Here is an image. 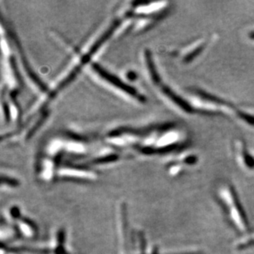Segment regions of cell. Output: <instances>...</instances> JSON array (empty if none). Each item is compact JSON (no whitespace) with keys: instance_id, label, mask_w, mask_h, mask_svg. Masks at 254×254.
Wrapping results in <instances>:
<instances>
[{"instance_id":"6da1fadb","label":"cell","mask_w":254,"mask_h":254,"mask_svg":"<svg viewBox=\"0 0 254 254\" xmlns=\"http://www.w3.org/2000/svg\"><path fill=\"white\" fill-rule=\"evenodd\" d=\"M222 197H225L228 207L230 210V213L231 214L234 221L237 223L236 226L240 228V230H245L247 228V223L245 221V216H243V212L240 209V206L238 205V201H236L235 196L233 194L232 190L227 189H222Z\"/></svg>"}]
</instances>
